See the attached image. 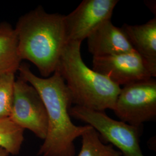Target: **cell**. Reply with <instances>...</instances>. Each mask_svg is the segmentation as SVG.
Listing matches in <instances>:
<instances>
[{
    "mask_svg": "<svg viewBox=\"0 0 156 156\" xmlns=\"http://www.w3.org/2000/svg\"><path fill=\"white\" fill-rule=\"evenodd\" d=\"M18 72L38 91L48 115V133L37 155L75 156V140L91 126H78L71 121L69 111L73 103L63 78L57 71L48 78L39 77L26 64H21Z\"/></svg>",
    "mask_w": 156,
    "mask_h": 156,
    "instance_id": "6da1fadb",
    "label": "cell"
},
{
    "mask_svg": "<svg viewBox=\"0 0 156 156\" xmlns=\"http://www.w3.org/2000/svg\"><path fill=\"white\" fill-rule=\"evenodd\" d=\"M64 18L38 6L20 17L14 27L20 58L32 62L42 78L56 71L67 45Z\"/></svg>",
    "mask_w": 156,
    "mask_h": 156,
    "instance_id": "7a4b0ae2",
    "label": "cell"
},
{
    "mask_svg": "<svg viewBox=\"0 0 156 156\" xmlns=\"http://www.w3.org/2000/svg\"><path fill=\"white\" fill-rule=\"evenodd\" d=\"M81 44L67 43L56 71L64 80L75 106L96 111H113L121 87L86 65L81 55Z\"/></svg>",
    "mask_w": 156,
    "mask_h": 156,
    "instance_id": "3957f363",
    "label": "cell"
},
{
    "mask_svg": "<svg viewBox=\"0 0 156 156\" xmlns=\"http://www.w3.org/2000/svg\"><path fill=\"white\" fill-rule=\"evenodd\" d=\"M70 116L87 123L97 131L101 140L116 147L123 156H145L140 146L143 127H135L108 116L105 112L71 106Z\"/></svg>",
    "mask_w": 156,
    "mask_h": 156,
    "instance_id": "277c9868",
    "label": "cell"
},
{
    "mask_svg": "<svg viewBox=\"0 0 156 156\" xmlns=\"http://www.w3.org/2000/svg\"><path fill=\"white\" fill-rule=\"evenodd\" d=\"M113 112L120 121L135 127L155 120L156 79L151 78L123 86Z\"/></svg>",
    "mask_w": 156,
    "mask_h": 156,
    "instance_id": "5b68a950",
    "label": "cell"
},
{
    "mask_svg": "<svg viewBox=\"0 0 156 156\" xmlns=\"http://www.w3.org/2000/svg\"><path fill=\"white\" fill-rule=\"evenodd\" d=\"M9 118L24 130L45 140L48 118L44 103L35 88L20 77L15 80Z\"/></svg>",
    "mask_w": 156,
    "mask_h": 156,
    "instance_id": "8992f818",
    "label": "cell"
},
{
    "mask_svg": "<svg viewBox=\"0 0 156 156\" xmlns=\"http://www.w3.org/2000/svg\"><path fill=\"white\" fill-rule=\"evenodd\" d=\"M117 0H84L66 16L64 23L67 43L82 42L102 23L111 20Z\"/></svg>",
    "mask_w": 156,
    "mask_h": 156,
    "instance_id": "52a82bcc",
    "label": "cell"
},
{
    "mask_svg": "<svg viewBox=\"0 0 156 156\" xmlns=\"http://www.w3.org/2000/svg\"><path fill=\"white\" fill-rule=\"evenodd\" d=\"M92 69L119 86L153 78L145 62L135 51L93 57Z\"/></svg>",
    "mask_w": 156,
    "mask_h": 156,
    "instance_id": "ba28073f",
    "label": "cell"
},
{
    "mask_svg": "<svg viewBox=\"0 0 156 156\" xmlns=\"http://www.w3.org/2000/svg\"><path fill=\"white\" fill-rule=\"evenodd\" d=\"M87 39L88 50L93 57L135 51L123 29L115 26L111 20L102 23Z\"/></svg>",
    "mask_w": 156,
    "mask_h": 156,
    "instance_id": "9c48e42d",
    "label": "cell"
},
{
    "mask_svg": "<svg viewBox=\"0 0 156 156\" xmlns=\"http://www.w3.org/2000/svg\"><path fill=\"white\" fill-rule=\"evenodd\" d=\"M134 50L140 56L153 78L156 76V17L140 25L122 27Z\"/></svg>",
    "mask_w": 156,
    "mask_h": 156,
    "instance_id": "30bf717a",
    "label": "cell"
},
{
    "mask_svg": "<svg viewBox=\"0 0 156 156\" xmlns=\"http://www.w3.org/2000/svg\"><path fill=\"white\" fill-rule=\"evenodd\" d=\"M21 62L15 28L9 23H0V75L15 73L18 71Z\"/></svg>",
    "mask_w": 156,
    "mask_h": 156,
    "instance_id": "8fae6325",
    "label": "cell"
},
{
    "mask_svg": "<svg viewBox=\"0 0 156 156\" xmlns=\"http://www.w3.org/2000/svg\"><path fill=\"white\" fill-rule=\"evenodd\" d=\"M24 129L8 117L0 119V148L9 154H19L24 141Z\"/></svg>",
    "mask_w": 156,
    "mask_h": 156,
    "instance_id": "7c38bea8",
    "label": "cell"
},
{
    "mask_svg": "<svg viewBox=\"0 0 156 156\" xmlns=\"http://www.w3.org/2000/svg\"><path fill=\"white\" fill-rule=\"evenodd\" d=\"M82 147L78 156H122L111 144H104L97 131L91 127L81 136Z\"/></svg>",
    "mask_w": 156,
    "mask_h": 156,
    "instance_id": "4fadbf2b",
    "label": "cell"
},
{
    "mask_svg": "<svg viewBox=\"0 0 156 156\" xmlns=\"http://www.w3.org/2000/svg\"><path fill=\"white\" fill-rule=\"evenodd\" d=\"M15 80L14 73L0 75V119L10 116Z\"/></svg>",
    "mask_w": 156,
    "mask_h": 156,
    "instance_id": "5bb4252c",
    "label": "cell"
},
{
    "mask_svg": "<svg viewBox=\"0 0 156 156\" xmlns=\"http://www.w3.org/2000/svg\"><path fill=\"white\" fill-rule=\"evenodd\" d=\"M9 153L4 149L0 148V156H8Z\"/></svg>",
    "mask_w": 156,
    "mask_h": 156,
    "instance_id": "9a60e30c",
    "label": "cell"
}]
</instances>
